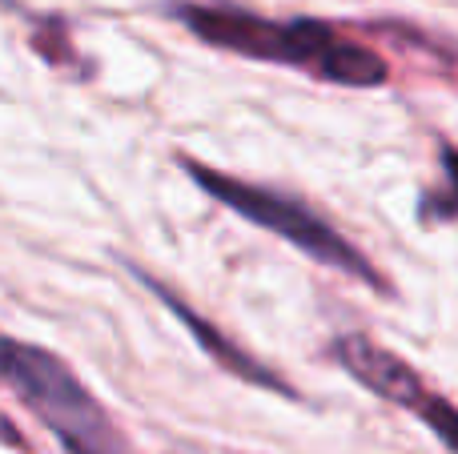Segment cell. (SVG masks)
Returning <instances> with one entry per match:
<instances>
[{"mask_svg":"<svg viewBox=\"0 0 458 454\" xmlns=\"http://www.w3.org/2000/svg\"><path fill=\"white\" fill-rule=\"evenodd\" d=\"M169 16L185 24L198 40L222 48V53L245 56V61H266L298 69L314 80L342 88H378L390 80V64L370 45L346 37L342 29L314 16H261L233 4H193L177 0Z\"/></svg>","mask_w":458,"mask_h":454,"instance_id":"1","label":"cell"},{"mask_svg":"<svg viewBox=\"0 0 458 454\" xmlns=\"http://www.w3.org/2000/svg\"><path fill=\"white\" fill-rule=\"evenodd\" d=\"M0 386L61 442L64 454H133L117 418L61 354L0 334Z\"/></svg>","mask_w":458,"mask_h":454,"instance_id":"2","label":"cell"},{"mask_svg":"<svg viewBox=\"0 0 458 454\" xmlns=\"http://www.w3.org/2000/svg\"><path fill=\"white\" fill-rule=\"evenodd\" d=\"M182 169L190 173V181L198 185L206 198H214L217 206L233 209L237 217L253 222L258 230L274 233V238L290 241L293 249H301L306 257H314L318 265H330V270H342L350 278L366 282L374 290H386V282L378 278L366 254L346 241L314 206L306 201L290 198V193H277V189H266V185H253V181H242V177H229L214 165H201L193 157H182Z\"/></svg>","mask_w":458,"mask_h":454,"instance_id":"3","label":"cell"},{"mask_svg":"<svg viewBox=\"0 0 458 454\" xmlns=\"http://www.w3.org/2000/svg\"><path fill=\"white\" fill-rule=\"evenodd\" d=\"M141 278V286H149L153 294L161 298V306H165L174 318H182L185 322V330L193 334V342L201 346V350L209 354V358L217 362L222 370H229V374H237V378H245V383H253V386H266V391H277V394H285V399H293V386L285 383L282 374H274V370H266L258 358H253L250 350H242L237 342H229V338L222 334V330L214 326V322H206V318H198V314L190 310V306L182 302V298L174 294V290H165L161 282H153V278H145V273H137Z\"/></svg>","mask_w":458,"mask_h":454,"instance_id":"4","label":"cell"},{"mask_svg":"<svg viewBox=\"0 0 458 454\" xmlns=\"http://www.w3.org/2000/svg\"><path fill=\"white\" fill-rule=\"evenodd\" d=\"M390 402L403 407V410H411V415H419L422 426H427V431L435 434L451 454H458V407L451 399H443L438 391H430L414 370L403 378V386L390 394Z\"/></svg>","mask_w":458,"mask_h":454,"instance_id":"5","label":"cell"},{"mask_svg":"<svg viewBox=\"0 0 458 454\" xmlns=\"http://www.w3.org/2000/svg\"><path fill=\"white\" fill-rule=\"evenodd\" d=\"M438 161H443V181L422 189V201H419V217L427 225L458 222V149L451 141L438 145Z\"/></svg>","mask_w":458,"mask_h":454,"instance_id":"6","label":"cell"}]
</instances>
